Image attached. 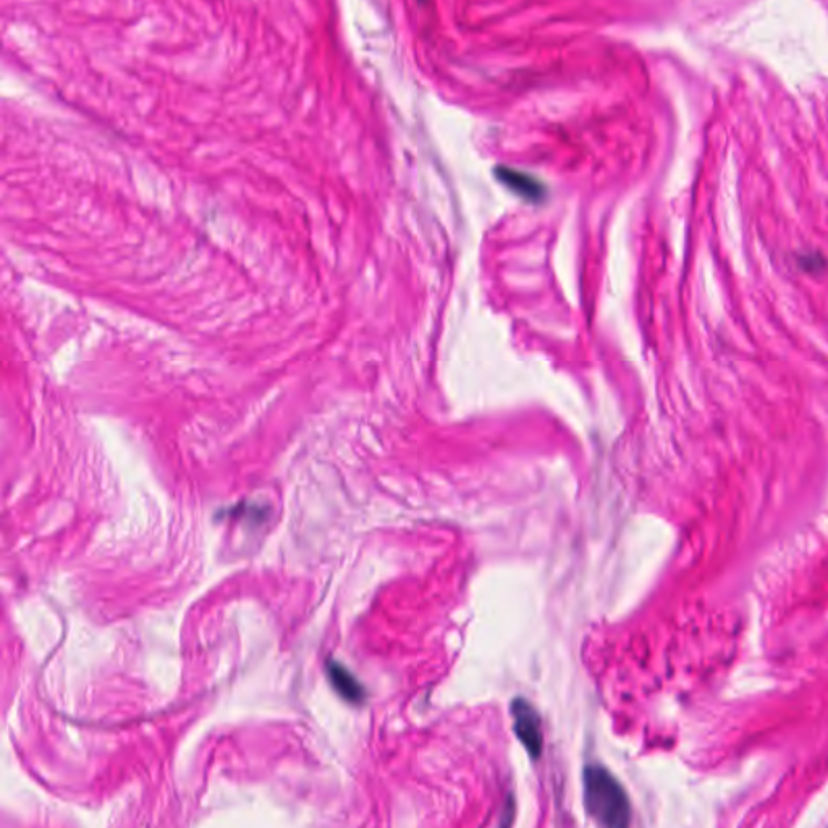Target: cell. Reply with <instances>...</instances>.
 <instances>
[{
  "label": "cell",
  "instance_id": "4",
  "mask_svg": "<svg viewBox=\"0 0 828 828\" xmlns=\"http://www.w3.org/2000/svg\"><path fill=\"white\" fill-rule=\"evenodd\" d=\"M500 180L510 188V190L520 193L521 196L528 199H541L542 186L537 180L529 177V175L521 174L513 169H503L500 167L497 170Z\"/></svg>",
  "mask_w": 828,
  "mask_h": 828
},
{
  "label": "cell",
  "instance_id": "1",
  "mask_svg": "<svg viewBox=\"0 0 828 828\" xmlns=\"http://www.w3.org/2000/svg\"><path fill=\"white\" fill-rule=\"evenodd\" d=\"M583 785L586 809L597 824L610 828L630 825V801L609 770L600 765H588L584 769Z\"/></svg>",
  "mask_w": 828,
  "mask_h": 828
},
{
  "label": "cell",
  "instance_id": "2",
  "mask_svg": "<svg viewBox=\"0 0 828 828\" xmlns=\"http://www.w3.org/2000/svg\"><path fill=\"white\" fill-rule=\"evenodd\" d=\"M513 722H515V733L520 738L529 756H541L542 752V727L541 717L537 714L528 701L524 699H516L512 706Z\"/></svg>",
  "mask_w": 828,
  "mask_h": 828
},
{
  "label": "cell",
  "instance_id": "3",
  "mask_svg": "<svg viewBox=\"0 0 828 828\" xmlns=\"http://www.w3.org/2000/svg\"><path fill=\"white\" fill-rule=\"evenodd\" d=\"M327 675H329L330 683L334 686L335 691L345 701L351 702V704H360L366 698V693H364L360 681L356 680L355 676L351 675L347 668L338 664V662H334V660L327 662Z\"/></svg>",
  "mask_w": 828,
  "mask_h": 828
}]
</instances>
